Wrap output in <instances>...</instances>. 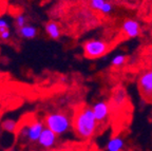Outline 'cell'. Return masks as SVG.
Returning <instances> with one entry per match:
<instances>
[{
  "label": "cell",
  "mask_w": 152,
  "mask_h": 151,
  "mask_svg": "<svg viewBox=\"0 0 152 151\" xmlns=\"http://www.w3.org/2000/svg\"><path fill=\"white\" fill-rule=\"evenodd\" d=\"M98 124L99 123L95 118L92 107H79L72 116V125L76 136L85 141L92 139L96 134Z\"/></svg>",
  "instance_id": "1"
},
{
  "label": "cell",
  "mask_w": 152,
  "mask_h": 151,
  "mask_svg": "<svg viewBox=\"0 0 152 151\" xmlns=\"http://www.w3.org/2000/svg\"><path fill=\"white\" fill-rule=\"evenodd\" d=\"M45 125L58 136L68 133L73 128L72 116L64 112H51L45 116Z\"/></svg>",
  "instance_id": "2"
},
{
  "label": "cell",
  "mask_w": 152,
  "mask_h": 151,
  "mask_svg": "<svg viewBox=\"0 0 152 151\" xmlns=\"http://www.w3.org/2000/svg\"><path fill=\"white\" fill-rule=\"evenodd\" d=\"M109 50L110 43L104 39H90L83 45V55L89 59H96L104 56Z\"/></svg>",
  "instance_id": "3"
},
{
  "label": "cell",
  "mask_w": 152,
  "mask_h": 151,
  "mask_svg": "<svg viewBox=\"0 0 152 151\" xmlns=\"http://www.w3.org/2000/svg\"><path fill=\"white\" fill-rule=\"evenodd\" d=\"M45 128V122L39 119H33L28 123L24 124L20 130L19 135L22 139L28 143H37L42 130Z\"/></svg>",
  "instance_id": "4"
},
{
  "label": "cell",
  "mask_w": 152,
  "mask_h": 151,
  "mask_svg": "<svg viewBox=\"0 0 152 151\" xmlns=\"http://www.w3.org/2000/svg\"><path fill=\"white\" fill-rule=\"evenodd\" d=\"M137 87L140 96L147 102H152V68L146 69L138 75Z\"/></svg>",
  "instance_id": "5"
},
{
  "label": "cell",
  "mask_w": 152,
  "mask_h": 151,
  "mask_svg": "<svg viewBox=\"0 0 152 151\" xmlns=\"http://www.w3.org/2000/svg\"><path fill=\"white\" fill-rule=\"evenodd\" d=\"M91 107H92L95 118L97 119L98 123L100 124V123L107 122L108 118L110 117V114H111V111H112L110 102L104 100V99H100L98 102L94 103Z\"/></svg>",
  "instance_id": "6"
},
{
  "label": "cell",
  "mask_w": 152,
  "mask_h": 151,
  "mask_svg": "<svg viewBox=\"0 0 152 151\" xmlns=\"http://www.w3.org/2000/svg\"><path fill=\"white\" fill-rule=\"evenodd\" d=\"M121 31L124 35L128 38H137L142 32V26L140 23L132 18H127L121 22Z\"/></svg>",
  "instance_id": "7"
},
{
  "label": "cell",
  "mask_w": 152,
  "mask_h": 151,
  "mask_svg": "<svg viewBox=\"0 0 152 151\" xmlns=\"http://www.w3.org/2000/svg\"><path fill=\"white\" fill-rule=\"evenodd\" d=\"M57 136L58 135L56 133H54L52 130L45 127L42 130V132H41L37 143L39 145V147H41L42 149H45V150H49V149L53 148L56 145Z\"/></svg>",
  "instance_id": "8"
},
{
  "label": "cell",
  "mask_w": 152,
  "mask_h": 151,
  "mask_svg": "<svg viewBox=\"0 0 152 151\" xmlns=\"http://www.w3.org/2000/svg\"><path fill=\"white\" fill-rule=\"evenodd\" d=\"M127 99H128V95H127V91L123 88H118L112 93L111 98H110V105H111L112 110H115V109H118L121 107H123L124 105L127 103Z\"/></svg>",
  "instance_id": "9"
},
{
  "label": "cell",
  "mask_w": 152,
  "mask_h": 151,
  "mask_svg": "<svg viewBox=\"0 0 152 151\" xmlns=\"http://www.w3.org/2000/svg\"><path fill=\"white\" fill-rule=\"evenodd\" d=\"M126 148V141L121 135L112 136L106 144V151H124Z\"/></svg>",
  "instance_id": "10"
},
{
  "label": "cell",
  "mask_w": 152,
  "mask_h": 151,
  "mask_svg": "<svg viewBox=\"0 0 152 151\" xmlns=\"http://www.w3.org/2000/svg\"><path fill=\"white\" fill-rule=\"evenodd\" d=\"M45 33L51 39L53 40H57L59 39L60 36H61V32H60V28L58 26V23L54 21H49L45 23Z\"/></svg>",
  "instance_id": "11"
},
{
  "label": "cell",
  "mask_w": 152,
  "mask_h": 151,
  "mask_svg": "<svg viewBox=\"0 0 152 151\" xmlns=\"http://www.w3.org/2000/svg\"><path fill=\"white\" fill-rule=\"evenodd\" d=\"M38 31L36 26H32V24H26V26H22V28L18 29V35L21 38L24 39H33L37 36Z\"/></svg>",
  "instance_id": "12"
},
{
  "label": "cell",
  "mask_w": 152,
  "mask_h": 151,
  "mask_svg": "<svg viewBox=\"0 0 152 151\" xmlns=\"http://www.w3.org/2000/svg\"><path fill=\"white\" fill-rule=\"evenodd\" d=\"M1 129L7 133H16L18 130V122L14 118H5L1 123Z\"/></svg>",
  "instance_id": "13"
},
{
  "label": "cell",
  "mask_w": 152,
  "mask_h": 151,
  "mask_svg": "<svg viewBox=\"0 0 152 151\" xmlns=\"http://www.w3.org/2000/svg\"><path fill=\"white\" fill-rule=\"evenodd\" d=\"M127 62V56L125 54H116L111 59V66L115 68H121Z\"/></svg>",
  "instance_id": "14"
},
{
  "label": "cell",
  "mask_w": 152,
  "mask_h": 151,
  "mask_svg": "<svg viewBox=\"0 0 152 151\" xmlns=\"http://www.w3.org/2000/svg\"><path fill=\"white\" fill-rule=\"evenodd\" d=\"M114 10H115V7H114L113 3L111 2V1H109V0H107L106 1V3L104 4V7H102V10H100V12L102 15H111L112 13L114 12Z\"/></svg>",
  "instance_id": "15"
},
{
  "label": "cell",
  "mask_w": 152,
  "mask_h": 151,
  "mask_svg": "<svg viewBox=\"0 0 152 151\" xmlns=\"http://www.w3.org/2000/svg\"><path fill=\"white\" fill-rule=\"evenodd\" d=\"M15 24L18 29L22 28V26L28 24V18L24 14H19L15 17Z\"/></svg>",
  "instance_id": "16"
},
{
  "label": "cell",
  "mask_w": 152,
  "mask_h": 151,
  "mask_svg": "<svg viewBox=\"0 0 152 151\" xmlns=\"http://www.w3.org/2000/svg\"><path fill=\"white\" fill-rule=\"evenodd\" d=\"M106 1H107V0H90V7L93 11L100 12V10L104 7Z\"/></svg>",
  "instance_id": "17"
},
{
  "label": "cell",
  "mask_w": 152,
  "mask_h": 151,
  "mask_svg": "<svg viewBox=\"0 0 152 151\" xmlns=\"http://www.w3.org/2000/svg\"><path fill=\"white\" fill-rule=\"evenodd\" d=\"M10 28V23L5 20V19L3 18H0V35L3 33L4 31H7V30H9Z\"/></svg>",
  "instance_id": "18"
},
{
  "label": "cell",
  "mask_w": 152,
  "mask_h": 151,
  "mask_svg": "<svg viewBox=\"0 0 152 151\" xmlns=\"http://www.w3.org/2000/svg\"><path fill=\"white\" fill-rule=\"evenodd\" d=\"M11 36H12V31H11V29H9V30L4 31L0 35V39L3 40V41H7V40L11 38Z\"/></svg>",
  "instance_id": "19"
},
{
  "label": "cell",
  "mask_w": 152,
  "mask_h": 151,
  "mask_svg": "<svg viewBox=\"0 0 152 151\" xmlns=\"http://www.w3.org/2000/svg\"><path fill=\"white\" fill-rule=\"evenodd\" d=\"M2 78H3V74H2V72L0 71V80L2 79Z\"/></svg>",
  "instance_id": "20"
}]
</instances>
